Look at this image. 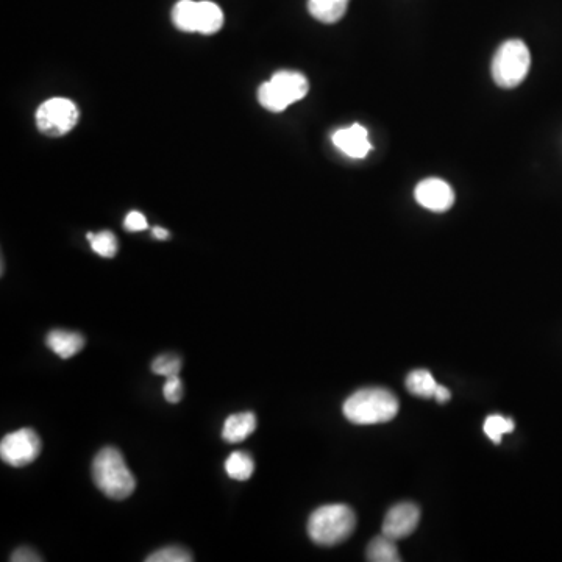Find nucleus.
I'll use <instances>...</instances> for the list:
<instances>
[{"instance_id":"nucleus-1","label":"nucleus","mask_w":562,"mask_h":562,"mask_svg":"<svg viewBox=\"0 0 562 562\" xmlns=\"http://www.w3.org/2000/svg\"><path fill=\"white\" fill-rule=\"evenodd\" d=\"M342 411L352 424H385L399 413V400L388 389H361L350 395Z\"/></svg>"},{"instance_id":"nucleus-2","label":"nucleus","mask_w":562,"mask_h":562,"mask_svg":"<svg viewBox=\"0 0 562 562\" xmlns=\"http://www.w3.org/2000/svg\"><path fill=\"white\" fill-rule=\"evenodd\" d=\"M93 480L102 494L113 500H124L135 492L136 478L114 447H105L93 461Z\"/></svg>"},{"instance_id":"nucleus-3","label":"nucleus","mask_w":562,"mask_h":562,"mask_svg":"<svg viewBox=\"0 0 562 562\" xmlns=\"http://www.w3.org/2000/svg\"><path fill=\"white\" fill-rule=\"evenodd\" d=\"M356 516L347 505H325L316 509L308 520V534L317 545H338L352 536Z\"/></svg>"},{"instance_id":"nucleus-4","label":"nucleus","mask_w":562,"mask_h":562,"mask_svg":"<svg viewBox=\"0 0 562 562\" xmlns=\"http://www.w3.org/2000/svg\"><path fill=\"white\" fill-rule=\"evenodd\" d=\"M531 55L522 40L505 41L492 58L491 72L495 85L513 89L527 79Z\"/></svg>"},{"instance_id":"nucleus-5","label":"nucleus","mask_w":562,"mask_h":562,"mask_svg":"<svg viewBox=\"0 0 562 562\" xmlns=\"http://www.w3.org/2000/svg\"><path fill=\"white\" fill-rule=\"evenodd\" d=\"M80 111L72 100L54 97L41 104L36 111V125L43 135L60 138L74 130L79 122Z\"/></svg>"},{"instance_id":"nucleus-6","label":"nucleus","mask_w":562,"mask_h":562,"mask_svg":"<svg viewBox=\"0 0 562 562\" xmlns=\"http://www.w3.org/2000/svg\"><path fill=\"white\" fill-rule=\"evenodd\" d=\"M40 453L41 439L32 428L13 431L0 442L2 461L11 467L29 466Z\"/></svg>"},{"instance_id":"nucleus-7","label":"nucleus","mask_w":562,"mask_h":562,"mask_svg":"<svg viewBox=\"0 0 562 562\" xmlns=\"http://www.w3.org/2000/svg\"><path fill=\"white\" fill-rule=\"evenodd\" d=\"M417 203L434 213H445L455 203V193L452 186L441 178H427L420 182L414 191Z\"/></svg>"},{"instance_id":"nucleus-8","label":"nucleus","mask_w":562,"mask_h":562,"mask_svg":"<svg viewBox=\"0 0 562 562\" xmlns=\"http://www.w3.org/2000/svg\"><path fill=\"white\" fill-rule=\"evenodd\" d=\"M420 522V509L414 503L392 506L383 522V534L394 541L405 539L416 531Z\"/></svg>"},{"instance_id":"nucleus-9","label":"nucleus","mask_w":562,"mask_h":562,"mask_svg":"<svg viewBox=\"0 0 562 562\" xmlns=\"http://www.w3.org/2000/svg\"><path fill=\"white\" fill-rule=\"evenodd\" d=\"M331 141L344 155L355 158V160L366 158L372 150L369 133H367L366 127L360 124H353L347 129L336 130Z\"/></svg>"},{"instance_id":"nucleus-10","label":"nucleus","mask_w":562,"mask_h":562,"mask_svg":"<svg viewBox=\"0 0 562 562\" xmlns=\"http://www.w3.org/2000/svg\"><path fill=\"white\" fill-rule=\"evenodd\" d=\"M271 82L277 86L281 96L285 97L289 105L296 104L310 91V82L305 75L296 71H280L274 74Z\"/></svg>"},{"instance_id":"nucleus-11","label":"nucleus","mask_w":562,"mask_h":562,"mask_svg":"<svg viewBox=\"0 0 562 562\" xmlns=\"http://www.w3.org/2000/svg\"><path fill=\"white\" fill-rule=\"evenodd\" d=\"M46 346L61 360H69L85 349V338L77 331L52 330L47 335Z\"/></svg>"},{"instance_id":"nucleus-12","label":"nucleus","mask_w":562,"mask_h":562,"mask_svg":"<svg viewBox=\"0 0 562 562\" xmlns=\"http://www.w3.org/2000/svg\"><path fill=\"white\" fill-rule=\"evenodd\" d=\"M257 416L250 413H238L227 417L224 428H222V439L228 444H239L246 441L253 431L257 430Z\"/></svg>"},{"instance_id":"nucleus-13","label":"nucleus","mask_w":562,"mask_h":562,"mask_svg":"<svg viewBox=\"0 0 562 562\" xmlns=\"http://www.w3.org/2000/svg\"><path fill=\"white\" fill-rule=\"evenodd\" d=\"M350 0H308V11L324 24H336L346 15Z\"/></svg>"},{"instance_id":"nucleus-14","label":"nucleus","mask_w":562,"mask_h":562,"mask_svg":"<svg viewBox=\"0 0 562 562\" xmlns=\"http://www.w3.org/2000/svg\"><path fill=\"white\" fill-rule=\"evenodd\" d=\"M222 25L224 13L219 5L210 0L197 2V32L202 35H214L222 29Z\"/></svg>"},{"instance_id":"nucleus-15","label":"nucleus","mask_w":562,"mask_h":562,"mask_svg":"<svg viewBox=\"0 0 562 562\" xmlns=\"http://www.w3.org/2000/svg\"><path fill=\"white\" fill-rule=\"evenodd\" d=\"M172 22L182 32H197V2H194V0H178L174 10H172Z\"/></svg>"},{"instance_id":"nucleus-16","label":"nucleus","mask_w":562,"mask_h":562,"mask_svg":"<svg viewBox=\"0 0 562 562\" xmlns=\"http://www.w3.org/2000/svg\"><path fill=\"white\" fill-rule=\"evenodd\" d=\"M367 559L372 562L402 561L394 539L388 538L385 534H381L370 542L369 547H367Z\"/></svg>"},{"instance_id":"nucleus-17","label":"nucleus","mask_w":562,"mask_h":562,"mask_svg":"<svg viewBox=\"0 0 562 562\" xmlns=\"http://www.w3.org/2000/svg\"><path fill=\"white\" fill-rule=\"evenodd\" d=\"M225 472L236 481H247L255 472V461L246 452H235L225 461Z\"/></svg>"},{"instance_id":"nucleus-18","label":"nucleus","mask_w":562,"mask_h":562,"mask_svg":"<svg viewBox=\"0 0 562 562\" xmlns=\"http://www.w3.org/2000/svg\"><path fill=\"white\" fill-rule=\"evenodd\" d=\"M438 388V383L434 380L433 375L425 369L413 370L408 378H406V389L411 394L417 397H424V399H431L434 397V392Z\"/></svg>"},{"instance_id":"nucleus-19","label":"nucleus","mask_w":562,"mask_h":562,"mask_svg":"<svg viewBox=\"0 0 562 562\" xmlns=\"http://www.w3.org/2000/svg\"><path fill=\"white\" fill-rule=\"evenodd\" d=\"M88 241L91 242V249L102 258H113L118 253V238L110 230L100 233H88Z\"/></svg>"},{"instance_id":"nucleus-20","label":"nucleus","mask_w":562,"mask_h":562,"mask_svg":"<svg viewBox=\"0 0 562 562\" xmlns=\"http://www.w3.org/2000/svg\"><path fill=\"white\" fill-rule=\"evenodd\" d=\"M258 100H260L261 107L272 111V113H281V111H285L289 107L285 97L281 96L280 91L275 88L271 80L263 83L260 89H258Z\"/></svg>"},{"instance_id":"nucleus-21","label":"nucleus","mask_w":562,"mask_h":562,"mask_svg":"<svg viewBox=\"0 0 562 562\" xmlns=\"http://www.w3.org/2000/svg\"><path fill=\"white\" fill-rule=\"evenodd\" d=\"M513 420L508 419V417L498 416H489L484 422V433L491 439L494 444H500L502 442L503 434L513 433L514 431Z\"/></svg>"},{"instance_id":"nucleus-22","label":"nucleus","mask_w":562,"mask_h":562,"mask_svg":"<svg viewBox=\"0 0 562 562\" xmlns=\"http://www.w3.org/2000/svg\"><path fill=\"white\" fill-rule=\"evenodd\" d=\"M182 366L183 361L180 356L166 353V355L157 356L153 360L152 372L153 374L161 375V377H174V375L180 374Z\"/></svg>"},{"instance_id":"nucleus-23","label":"nucleus","mask_w":562,"mask_h":562,"mask_svg":"<svg viewBox=\"0 0 562 562\" xmlns=\"http://www.w3.org/2000/svg\"><path fill=\"white\" fill-rule=\"evenodd\" d=\"M193 555L182 547H164L152 553L147 562H189L193 561Z\"/></svg>"},{"instance_id":"nucleus-24","label":"nucleus","mask_w":562,"mask_h":562,"mask_svg":"<svg viewBox=\"0 0 562 562\" xmlns=\"http://www.w3.org/2000/svg\"><path fill=\"white\" fill-rule=\"evenodd\" d=\"M164 399L169 403H178L183 399V381L178 375L166 378L163 386Z\"/></svg>"},{"instance_id":"nucleus-25","label":"nucleus","mask_w":562,"mask_h":562,"mask_svg":"<svg viewBox=\"0 0 562 562\" xmlns=\"http://www.w3.org/2000/svg\"><path fill=\"white\" fill-rule=\"evenodd\" d=\"M124 227L127 232H143L146 228H149L147 224L146 216L139 211H132V213L127 214L124 221Z\"/></svg>"},{"instance_id":"nucleus-26","label":"nucleus","mask_w":562,"mask_h":562,"mask_svg":"<svg viewBox=\"0 0 562 562\" xmlns=\"http://www.w3.org/2000/svg\"><path fill=\"white\" fill-rule=\"evenodd\" d=\"M10 561L13 562H30V561H43V558L38 556V553L33 552L32 548L22 547L18 548L13 555H11Z\"/></svg>"},{"instance_id":"nucleus-27","label":"nucleus","mask_w":562,"mask_h":562,"mask_svg":"<svg viewBox=\"0 0 562 562\" xmlns=\"http://www.w3.org/2000/svg\"><path fill=\"white\" fill-rule=\"evenodd\" d=\"M434 399H436L438 403H447L452 399V394H450L449 389L445 388V386L438 385L436 392H434Z\"/></svg>"},{"instance_id":"nucleus-28","label":"nucleus","mask_w":562,"mask_h":562,"mask_svg":"<svg viewBox=\"0 0 562 562\" xmlns=\"http://www.w3.org/2000/svg\"><path fill=\"white\" fill-rule=\"evenodd\" d=\"M153 236H155V238L160 239V241H166V239L171 238V233L168 232V230H164V228L161 227H155L153 228Z\"/></svg>"}]
</instances>
